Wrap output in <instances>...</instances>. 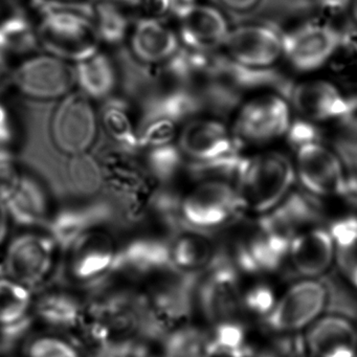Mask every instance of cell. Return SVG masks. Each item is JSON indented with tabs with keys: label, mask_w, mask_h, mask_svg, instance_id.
<instances>
[{
	"label": "cell",
	"mask_w": 357,
	"mask_h": 357,
	"mask_svg": "<svg viewBox=\"0 0 357 357\" xmlns=\"http://www.w3.org/2000/svg\"><path fill=\"white\" fill-rule=\"evenodd\" d=\"M234 181L243 212L262 216L294 192V160L278 150L262 149L242 158Z\"/></svg>",
	"instance_id": "1"
},
{
	"label": "cell",
	"mask_w": 357,
	"mask_h": 357,
	"mask_svg": "<svg viewBox=\"0 0 357 357\" xmlns=\"http://www.w3.org/2000/svg\"><path fill=\"white\" fill-rule=\"evenodd\" d=\"M175 212L181 229L204 233L231 222L243 208L234 181L212 176L196 181L176 197Z\"/></svg>",
	"instance_id": "2"
},
{
	"label": "cell",
	"mask_w": 357,
	"mask_h": 357,
	"mask_svg": "<svg viewBox=\"0 0 357 357\" xmlns=\"http://www.w3.org/2000/svg\"><path fill=\"white\" fill-rule=\"evenodd\" d=\"M35 31L45 53L68 62L77 63L101 51V40L89 18L70 6L50 5Z\"/></svg>",
	"instance_id": "3"
},
{
	"label": "cell",
	"mask_w": 357,
	"mask_h": 357,
	"mask_svg": "<svg viewBox=\"0 0 357 357\" xmlns=\"http://www.w3.org/2000/svg\"><path fill=\"white\" fill-rule=\"evenodd\" d=\"M178 148L198 172L237 170L238 145L231 127L211 116H195L181 126Z\"/></svg>",
	"instance_id": "4"
},
{
	"label": "cell",
	"mask_w": 357,
	"mask_h": 357,
	"mask_svg": "<svg viewBox=\"0 0 357 357\" xmlns=\"http://www.w3.org/2000/svg\"><path fill=\"white\" fill-rule=\"evenodd\" d=\"M292 124L294 112L288 99L278 93H265L250 98L239 106L231 130L238 147L266 149L287 137Z\"/></svg>",
	"instance_id": "5"
},
{
	"label": "cell",
	"mask_w": 357,
	"mask_h": 357,
	"mask_svg": "<svg viewBox=\"0 0 357 357\" xmlns=\"http://www.w3.org/2000/svg\"><path fill=\"white\" fill-rule=\"evenodd\" d=\"M296 183L315 199L346 197L349 176L342 156L317 139L298 144L294 158Z\"/></svg>",
	"instance_id": "6"
},
{
	"label": "cell",
	"mask_w": 357,
	"mask_h": 357,
	"mask_svg": "<svg viewBox=\"0 0 357 357\" xmlns=\"http://www.w3.org/2000/svg\"><path fill=\"white\" fill-rule=\"evenodd\" d=\"M29 229L8 244L3 261V273L30 289L43 285L55 271L60 248L43 229Z\"/></svg>",
	"instance_id": "7"
},
{
	"label": "cell",
	"mask_w": 357,
	"mask_h": 357,
	"mask_svg": "<svg viewBox=\"0 0 357 357\" xmlns=\"http://www.w3.org/2000/svg\"><path fill=\"white\" fill-rule=\"evenodd\" d=\"M11 83L29 99L52 101L72 93L76 77L70 62L36 52L20 58L12 66Z\"/></svg>",
	"instance_id": "8"
},
{
	"label": "cell",
	"mask_w": 357,
	"mask_h": 357,
	"mask_svg": "<svg viewBox=\"0 0 357 357\" xmlns=\"http://www.w3.org/2000/svg\"><path fill=\"white\" fill-rule=\"evenodd\" d=\"M93 102L81 91H72L62 98L51 121L52 142L58 151L70 158L91 151L99 125Z\"/></svg>",
	"instance_id": "9"
},
{
	"label": "cell",
	"mask_w": 357,
	"mask_h": 357,
	"mask_svg": "<svg viewBox=\"0 0 357 357\" xmlns=\"http://www.w3.org/2000/svg\"><path fill=\"white\" fill-rule=\"evenodd\" d=\"M241 273L233 262L217 256L196 287V305L212 326L238 319L242 311Z\"/></svg>",
	"instance_id": "10"
},
{
	"label": "cell",
	"mask_w": 357,
	"mask_h": 357,
	"mask_svg": "<svg viewBox=\"0 0 357 357\" xmlns=\"http://www.w3.org/2000/svg\"><path fill=\"white\" fill-rule=\"evenodd\" d=\"M327 303V287L317 279L303 278L280 294L265 325L281 335L306 331L323 315Z\"/></svg>",
	"instance_id": "11"
},
{
	"label": "cell",
	"mask_w": 357,
	"mask_h": 357,
	"mask_svg": "<svg viewBox=\"0 0 357 357\" xmlns=\"http://www.w3.org/2000/svg\"><path fill=\"white\" fill-rule=\"evenodd\" d=\"M119 248L108 229L83 234L64 250L66 275L78 285L100 287L114 273Z\"/></svg>",
	"instance_id": "12"
},
{
	"label": "cell",
	"mask_w": 357,
	"mask_h": 357,
	"mask_svg": "<svg viewBox=\"0 0 357 357\" xmlns=\"http://www.w3.org/2000/svg\"><path fill=\"white\" fill-rule=\"evenodd\" d=\"M342 43V35L331 24L306 22L283 34V59L296 72L312 74L331 63Z\"/></svg>",
	"instance_id": "13"
},
{
	"label": "cell",
	"mask_w": 357,
	"mask_h": 357,
	"mask_svg": "<svg viewBox=\"0 0 357 357\" xmlns=\"http://www.w3.org/2000/svg\"><path fill=\"white\" fill-rule=\"evenodd\" d=\"M0 202L11 222L24 229H45L53 214L47 188L20 167L0 185Z\"/></svg>",
	"instance_id": "14"
},
{
	"label": "cell",
	"mask_w": 357,
	"mask_h": 357,
	"mask_svg": "<svg viewBox=\"0 0 357 357\" xmlns=\"http://www.w3.org/2000/svg\"><path fill=\"white\" fill-rule=\"evenodd\" d=\"M220 50L237 68L266 70L283 59V34L266 24H242L231 29Z\"/></svg>",
	"instance_id": "15"
},
{
	"label": "cell",
	"mask_w": 357,
	"mask_h": 357,
	"mask_svg": "<svg viewBox=\"0 0 357 357\" xmlns=\"http://www.w3.org/2000/svg\"><path fill=\"white\" fill-rule=\"evenodd\" d=\"M294 114L308 124L346 120L354 103L346 91L327 79H306L292 86L289 99Z\"/></svg>",
	"instance_id": "16"
},
{
	"label": "cell",
	"mask_w": 357,
	"mask_h": 357,
	"mask_svg": "<svg viewBox=\"0 0 357 357\" xmlns=\"http://www.w3.org/2000/svg\"><path fill=\"white\" fill-rule=\"evenodd\" d=\"M118 215V210L107 200L66 204L54 211L45 229L55 239L60 250H66L87 231L120 225Z\"/></svg>",
	"instance_id": "17"
},
{
	"label": "cell",
	"mask_w": 357,
	"mask_h": 357,
	"mask_svg": "<svg viewBox=\"0 0 357 357\" xmlns=\"http://www.w3.org/2000/svg\"><path fill=\"white\" fill-rule=\"evenodd\" d=\"M181 47L199 53H214L222 47L231 28L225 14L214 6L198 3L175 10Z\"/></svg>",
	"instance_id": "18"
},
{
	"label": "cell",
	"mask_w": 357,
	"mask_h": 357,
	"mask_svg": "<svg viewBox=\"0 0 357 357\" xmlns=\"http://www.w3.org/2000/svg\"><path fill=\"white\" fill-rule=\"evenodd\" d=\"M290 241L280 237L258 222L235 248L234 264L248 275H266L277 271L287 260Z\"/></svg>",
	"instance_id": "19"
},
{
	"label": "cell",
	"mask_w": 357,
	"mask_h": 357,
	"mask_svg": "<svg viewBox=\"0 0 357 357\" xmlns=\"http://www.w3.org/2000/svg\"><path fill=\"white\" fill-rule=\"evenodd\" d=\"M171 271L168 240L142 236L120 246L112 275L152 281Z\"/></svg>",
	"instance_id": "20"
},
{
	"label": "cell",
	"mask_w": 357,
	"mask_h": 357,
	"mask_svg": "<svg viewBox=\"0 0 357 357\" xmlns=\"http://www.w3.org/2000/svg\"><path fill=\"white\" fill-rule=\"evenodd\" d=\"M151 282L146 294L162 321L169 328L185 321L196 304V275L171 271Z\"/></svg>",
	"instance_id": "21"
},
{
	"label": "cell",
	"mask_w": 357,
	"mask_h": 357,
	"mask_svg": "<svg viewBox=\"0 0 357 357\" xmlns=\"http://www.w3.org/2000/svg\"><path fill=\"white\" fill-rule=\"evenodd\" d=\"M133 57L152 70L172 59L181 49L175 29L164 20L141 18L132 24L128 39Z\"/></svg>",
	"instance_id": "22"
},
{
	"label": "cell",
	"mask_w": 357,
	"mask_h": 357,
	"mask_svg": "<svg viewBox=\"0 0 357 357\" xmlns=\"http://www.w3.org/2000/svg\"><path fill=\"white\" fill-rule=\"evenodd\" d=\"M32 289L0 275V350L13 348L26 333L33 317Z\"/></svg>",
	"instance_id": "23"
},
{
	"label": "cell",
	"mask_w": 357,
	"mask_h": 357,
	"mask_svg": "<svg viewBox=\"0 0 357 357\" xmlns=\"http://www.w3.org/2000/svg\"><path fill=\"white\" fill-rule=\"evenodd\" d=\"M335 243L327 227L313 225L292 238L287 260L303 278L317 279L335 263Z\"/></svg>",
	"instance_id": "24"
},
{
	"label": "cell",
	"mask_w": 357,
	"mask_h": 357,
	"mask_svg": "<svg viewBox=\"0 0 357 357\" xmlns=\"http://www.w3.org/2000/svg\"><path fill=\"white\" fill-rule=\"evenodd\" d=\"M103 188L121 206L146 183L152 172L137 154L114 146L98 156Z\"/></svg>",
	"instance_id": "25"
},
{
	"label": "cell",
	"mask_w": 357,
	"mask_h": 357,
	"mask_svg": "<svg viewBox=\"0 0 357 357\" xmlns=\"http://www.w3.org/2000/svg\"><path fill=\"white\" fill-rule=\"evenodd\" d=\"M310 357H357V327L342 315H321L306 330Z\"/></svg>",
	"instance_id": "26"
},
{
	"label": "cell",
	"mask_w": 357,
	"mask_h": 357,
	"mask_svg": "<svg viewBox=\"0 0 357 357\" xmlns=\"http://www.w3.org/2000/svg\"><path fill=\"white\" fill-rule=\"evenodd\" d=\"M87 314V305L68 290H47L34 300L33 306V315L56 330L76 329L84 323Z\"/></svg>",
	"instance_id": "27"
},
{
	"label": "cell",
	"mask_w": 357,
	"mask_h": 357,
	"mask_svg": "<svg viewBox=\"0 0 357 357\" xmlns=\"http://www.w3.org/2000/svg\"><path fill=\"white\" fill-rule=\"evenodd\" d=\"M169 257L174 271L196 275L216 259V250L202 231L181 229L168 240Z\"/></svg>",
	"instance_id": "28"
},
{
	"label": "cell",
	"mask_w": 357,
	"mask_h": 357,
	"mask_svg": "<svg viewBox=\"0 0 357 357\" xmlns=\"http://www.w3.org/2000/svg\"><path fill=\"white\" fill-rule=\"evenodd\" d=\"M317 216L313 202L307 196L292 192L271 212L259 216L258 223L263 229L291 241L296 234L313 227Z\"/></svg>",
	"instance_id": "29"
},
{
	"label": "cell",
	"mask_w": 357,
	"mask_h": 357,
	"mask_svg": "<svg viewBox=\"0 0 357 357\" xmlns=\"http://www.w3.org/2000/svg\"><path fill=\"white\" fill-rule=\"evenodd\" d=\"M99 121L114 146L137 154L139 114L126 100L114 96L105 100L100 110Z\"/></svg>",
	"instance_id": "30"
},
{
	"label": "cell",
	"mask_w": 357,
	"mask_h": 357,
	"mask_svg": "<svg viewBox=\"0 0 357 357\" xmlns=\"http://www.w3.org/2000/svg\"><path fill=\"white\" fill-rule=\"evenodd\" d=\"M74 68L76 84L89 99L105 101L114 96L119 82L118 70L114 60L102 50L77 62Z\"/></svg>",
	"instance_id": "31"
},
{
	"label": "cell",
	"mask_w": 357,
	"mask_h": 357,
	"mask_svg": "<svg viewBox=\"0 0 357 357\" xmlns=\"http://www.w3.org/2000/svg\"><path fill=\"white\" fill-rule=\"evenodd\" d=\"M73 7L89 18L102 43L118 47L128 39L130 18L125 7L114 0H91L81 7Z\"/></svg>",
	"instance_id": "32"
},
{
	"label": "cell",
	"mask_w": 357,
	"mask_h": 357,
	"mask_svg": "<svg viewBox=\"0 0 357 357\" xmlns=\"http://www.w3.org/2000/svg\"><path fill=\"white\" fill-rule=\"evenodd\" d=\"M327 229L336 246L335 263L344 279L357 289V216L338 217Z\"/></svg>",
	"instance_id": "33"
},
{
	"label": "cell",
	"mask_w": 357,
	"mask_h": 357,
	"mask_svg": "<svg viewBox=\"0 0 357 357\" xmlns=\"http://www.w3.org/2000/svg\"><path fill=\"white\" fill-rule=\"evenodd\" d=\"M40 47L35 26L15 14L0 15V54L22 58L36 53Z\"/></svg>",
	"instance_id": "34"
},
{
	"label": "cell",
	"mask_w": 357,
	"mask_h": 357,
	"mask_svg": "<svg viewBox=\"0 0 357 357\" xmlns=\"http://www.w3.org/2000/svg\"><path fill=\"white\" fill-rule=\"evenodd\" d=\"M208 333L194 324H177L160 340L158 357H204Z\"/></svg>",
	"instance_id": "35"
},
{
	"label": "cell",
	"mask_w": 357,
	"mask_h": 357,
	"mask_svg": "<svg viewBox=\"0 0 357 357\" xmlns=\"http://www.w3.org/2000/svg\"><path fill=\"white\" fill-rule=\"evenodd\" d=\"M204 357H248L250 350L245 328L239 319L212 326Z\"/></svg>",
	"instance_id": "36"
},
{
	"label": "cell",
	"mask_w": 357,
	"mask_h": 357,
	"mask_svg": "<svg viewBox=\"0 0 357 357\" xmlns=\"http://www.w3.org/2000/svg\"><path fill=\"white\" fill-rule=\"evenodd\" d=\"M250 277H254L255 281L248 284L243 282L242 311L264 319L275 306L280 294L269 282L265 281V275Z\"/></svg>",
	"instance_id": "37"
},
{
	"label": "cell",
	"mask_w": 357,
	"mask_h": 357,
	"mask_svg": "<svg viewBox=\"0 0 357 357\" xmlns=\"http://www.w3.org/2000/svg\"><path fill=\"white\" fill-rule=\"evenodd\" d=\"M70 158V177L79 192L91 195L103 188L97 156L89 152Z\"/></svg>",
	"instance_id": "38"
},
{
	"label": "cell",
	"mask_w": 357,
	"mask_h": 357,
	"mask_svg": "<svg viewBox=\"0 0 357 357\" xmlns=\"http://www.w3.org/2000/svg\"><path fill=\"white\" fill-rule=\"evenodd\" d=\"M26 357H83L74 342L56 335H41L28 342Z\"/></svg>",
	"instance_id": "39"
},
{
	"label": "cell",
	"mask_w": 357,
	"mask_h": 357,
	"mask_svg": "<svg viewBox=\"0 0 357 357\" xmlns=\"http://www.w3.org/2000/svg\"><path fill=\"white\" fill-rule=\"evenodd\" d=\"M17 123L13 112L0 101V147L11 148L17 137Z\"/></svg>",
	"instance_id": "40"
},
{
	"label": "cell",
	"mask_w": 357,
	"mask_h": 357,
	"mask_svg": "<svg viewBox=\"0 0 357 357\" xmlns=\"http://www.w3.org/2000/svg\"><path fill=\"white\" fill-rule=\"evenodd\" d=\"M141 13V18L164 20L168 15H172V0H139L137 6Z\"/></svg>",
	"instance_id": "41"
},
{
	"label": "cell",
	"mask_w": 357,
	"mask_h": 357,
	"mask_svg": "<svg viewBox=\"0 0 357 357\" xmlns=\"http://www.w3.org/2000/svg\"><path fill=\"white\" fill-rule=\"evenodd\" d=\"M15 154L11 148L0 147V185L17 168Z\"/></svg>",
	"instance_id": "42"
},
{
	"label": "cell",
	"mask_w": 357,
	"mask_h": 357,
	"mask_svg": "<svg viewBox=\"0 0 357 357\" xmlns=\"http://www.w3.org/2000/svg\"><path fill=\"white\" fill-rule=\"evenodd\" d=\"M261 0H219V3L235 13H248L258 7Z\"/></svg>",
	"instance_id": "43"
},
{
	"label": "cell",
	"mask_w": 357,
	"mask_h": 357,
	"mask_svg": "<svg viewBox=\"0 0 357 357\" xmlns=\"http://www.w3.org/2000/svg\"><path fill=\"white\" fill-rule=\"evenodd\" d=\"M321 10L330 14L342 13L348 11L352 0H317Z\"/></svg>",
	"instance_id": "44"
},
{
	"label": "cell",
	"mask_w": 357,
	"mask_h": 357,
	"mask_svg": "<svg viewBox=\"0 0 357 357\" xmlns=\"http://www.w3.org/2000/svg\"><path fill=\"white\" fill-rule=\"evenodd\" d=\"M11 64L9 63L8 57L0 54V91L11 83Z\"/></svg>",
	"instance_id": "45"
},
{
	"label": "cell",
	"mask_w": 357,
	"mask_h": 357,
	"mask_svg": "<svg viewBox=\"0 0 357 357\" xmlns=\"http://www.w3.org/2000/svg\"><path fill=\"white\" fill-rule=\"evenodd\" d=\"M10 223H11V220H10L3 204L0 202V246L5 243L6 239L8 238Z\"/></svg>",
	"instance_id": "46"
},
{
	"label": "cell",
	"mask_w": 357,
	"mask_h": 357,
	"mask_svg": "<svg viewBox=\"0 0 357 357\" xmlns=\"http://www.w3.org/2000/svg\"><path fill=\"white\" fill-rule=\"evenodd\" d=\"M202 3L200 0H172L173 12L175 10L181 9V8L189 7V6L196 5V3Z\"/></svg>",
	"instance_id": "47"
},
{
	"label": "cell",
	"mask_w": 357,
	"mask_h": 357,
	"mask_svg": "<svg viewBox=\"0 0 357 357\" xmlns=\"http://www.w3.org/2000/svg\"><path fill=\"white\" fill-rule=\"evenodd\" d=\"M248 357H280L279 355L275 353L271 352V351H257L254 352L252 351Z\"/></svg>",
	"instance_id": "48"
},
{
	"label": "cell",
	"mask_w": 357,
	"mask_h": 357,
	"mask_svg": "<svg viewBox=\"0 0 357 357\" xmlns=\"http://www.w3.org/2000/svg\"><path fill=\"white\" fill-rule=\"evenodd\" d=\"M348 11L349 13H350L353 22L357 26V0H352V1H351Z\"/></svg>",
	"instance_id": "49"
},
{
	"label": "cell",
	"mask_w": 357,
	"mask_h": 357,
	"mask_svg": "<svg viewBox=\"0 0 357 357\" xmlns=\"http://www.w3.org/2000/svg\"><path fill=\"white\" fill-rule=\"evenodd\" d=\"M119 5L123 6V7H135L139 5V0H114Z\"/></svg>",
	"instance_id": "50"
},
{
	"label": "cell",
	"mask_w": 357,
	"mask_h": 357,
	"mask_svg": "<svg viewBox=\"0 0 357 357\" xmlns=\"http://www.w3.org/2000/svg\"><path fill=\"white\" fill-rule=\"evenodd\" d=\"M53 1H57V3H75V1H78V0H53Z\"/></svg>",
	"instance_id": "51"
}]
</instances>
